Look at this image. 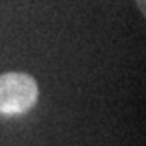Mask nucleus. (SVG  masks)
Wrapping results in <instances>:
<instances>
[{
  "mask_svg": "<svg viewBox=\"0 0 146 146\" xmlns=\"http://www.w3.org/2000/svg\"><path fill=\"white\" fill-rule=\"evenodd\" d=\"M39 88L28 73L8 72L0 75V114L16 117L28 114L36 106Z\"/></svg>",
  "mask_w": 146,
  "mask_h": 146,
  "instance_id": "obj_1",
  "label": "nucleus"
},
{
  "mask_svg": "<svg viewBox=\"0 0 146 146\" xmlns=\"http://www.w3.org/2000/svg\"><path fill=\"white\" fill-rule=\"evenodd\" d=\"M136 3L141 7V11H145V0H136Z\"/></svg>",
  "mask_w": 146,
  "mask_h": 146,
  "instance_id": "obj_2",
  "label": "nucleus"
}]
</instances>
